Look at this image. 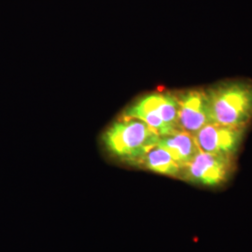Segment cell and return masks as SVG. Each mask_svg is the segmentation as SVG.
<instances>
[{"mask_svg":"<svg viewBox=\"0 0 252 252\" xmlns=\"http://www.w3.org/2000/svg\"><path fill=\"white\" fill-rule=\"evenodd\" d=\"M160 136L143 122L135 118L123 117L115 122L103 135L108 152L127 162L136 163Z\"/></svg>","mask_w":252,"mask_h":252,"instance_id":"cell-2","label":"cell"},{"mask_svg":"<svg viewBox=\"0 0 252 252\" xmlns=\"http://www.w3.org/2000/svg\"><path fill=\"white\" fill-rule=\"evenodd\" d=\"M124 116L143 122L159 136L180 131L179 101L176 94L155 92L146 94L126 108Z\"/></svg>","mask_w":252,"mask_h":252,"instance_id":"cell-3","label":"cell"},{"mask_svg":"<svg viewBox=\"0 0 252 252\" xmlns=\"http://www.w3.org/2000/svg\"><path fill=\"white\" fill-rule=\"evenodd\" d=\"M179 101L178 127L194 135L204 126L213 123L207 90L190 89L177 94Z\"/></svg>","mask_w":252,"mask_h":252,"instance_id":"cell-5","label":"cell"},{"mask_svg":"<svg viewBox=\"0 0 252 252\" xmlns=\"http://www.w3.org/2000/svg\"><path fill=\"white\" fill-rule=\"evenodd\" d=\"M213 123L245 127L252 119V84L227 81L207 89Z\"/></svg>","mask_w":252,"mask_h":252,"instance_id":"cell-1","label":"cell"},{"mask_svg":"<svg viewBox=\"0 0 252 252\" xmlns=\"http://www.w3.org/2000/svg\"><path fill=\"white\" fill-rule=\"evenodd\" d=\"M234 169V156L199 152L182 168L180 179L201 186L217 187L226 183Z\"/></svg>","mask_w":252,"mask_h":252,"instance_id":"cell-4","label":"cell"},{"mask_svg":"<svg viewBox=\"0 0 252 252\" xmlns=\"http://www.w3.org/2000/svg\"><path fill=\"white\" fill-rule=\"evenodd\" d=\"M137 164L148 170L170 177L180 178L182 171V167L173 159L170 153L158 144L145 153Z\"/></svg>","mask_w":252,"mask_h":252,"instance_id":"cell-8","label":"cell"},{"mask_svg":"<svg viewBox=\"0 0 252 252\" xmlns=\"http://www.w3.org/2000/svg\"><path fill=\"white\" fill-rule=\"evenodd\" d=\"M245 127L209 124L194 135L200 152L235 156L243 141Z\"/></svg>","mask_w":252,"mask_h":252,"instance_id":"cell-6","label":"cell"},{"mask_svg":"<svg viewBox=\"0 0 252 252\" xmlns=\"http://www.w3.org/2000/svg\"><path fill=\"white\" fill-rule=\"evenodd\" d=\"M158 145L170 153L182 168L200 152L194 135L184 131H176L170 135L160 136Z\"/></svg>","mask_w":252,"mask_h":252,"instance_id":"cell-7","label":"cell"}]
</instances>
